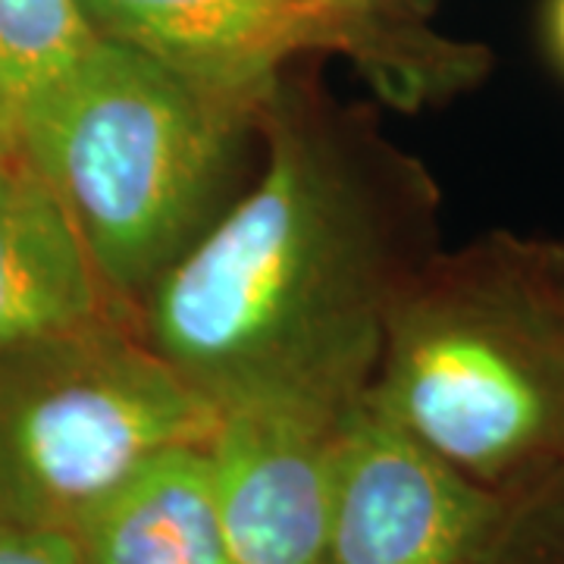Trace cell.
Here are the masks:
<instances>
[{"label":"cell","instance_id":"obj_14","mask_svg":"<svg viewBox=\"0 0 564 564\" xmlns=\"http://www.w3.org/2000/svg\"><path fill=\"white\" fill-rule=\"evenodd\" d=\"M549 41H552V51L564 66V0H552L549 7Z\"/></svg>","mask_w":564,"mask_h":564},{"label":"cell","instance_id":"obj_2","mask_svg":"<svg viewBox=\"0 0 564 564\" xmlns=\"http://www.w3.org/2000/svg\"><path fill=\"white\" fill-rule=\"evenodd\" d=\"M261 117V104L98 35L17 113V144L69 214L110 302L135 317L151 285L217 220Z\"/></svg>","mask_w":564,"mask_h":564},{"label":"cell","instance_id":"obj_13","mask_svg":"<svg viewBox=\"0 0 564 564\" xmlns=\"http://www.w3.org/2000/svg\"><path fill=\"white\" fill-rule=\"evenodd\" d=\"M527 254L564 336V242H527Z\"/></svg>","mask_w":564,"mask_h":564},{"label":"cell","instance_id":"obj_15","mask_svg":"<svg viewBox=\"0 0 564 564\" xmlns=\"http://www.w3.org/2000/svg\"><path fill=\"white\" fill-rule=\"evenodd\" d=\"M10 148H20L17 144V122L10 117L7 104L0 101V151H10Z\"/></svg>","mask_w":564,"mask_h":564},{"label":"cell","instance_id":"obj_7","mask_svg":"<svg viewBox=\"0 0 564 564\" xmlns=\"http://www.w3.org/2000/svg\"><path fill=\"white\" fill-rule=\"evenodd\" d=\"M343 414L223 408L207 443L232 564H323Z\"/></svg>","mask_w":564,"mask_h":564},{"label":"cell","instance_id":"obj_3","mask_svg":"<svg viewBox=\"0 0 564 564\" xmlns=\"http://www.w3.org/2000/svg\"><path fill=\"white\" fill-rule=\"evenodd\" d=\"M367 399L508 505L564 474V336L524 239L423 263L389 311Z\"/></svg>","mask_w":564,"mask_h":564},{"label":"cell","instance_id":"obj_5","mask_svg":"<svg viewBox=\"0 0 564 564\" xmlns=\"http://www.w3.org/2000/svg\"><path fill=\"white\" fill-rule=\"evenodd\" d=\"M113 39L223 95L267 107L282 63L339 51L383 76L395 95L423 98L484 69L477 47L389 29L367 0H79Z\"/></svg>","mask_w":564,"mask_h":564},{"label":"cell","instance_id":"obj_11","mask_svg":"<svg viewBox=\"0 0 564 564\" xmlns=\"http://www.w3.org/2000/svg\"><path fill=\"white\" fill-rule=\"evenodd\" d=\"M489 564H564V474L511 505Z\"/></svg>","mask_w":564,"mask_h":564},{"label":"cell","instance_id":"obj_8","mask_svg":"<svg viewBox=\"0 0 564 564\" xmlns=\"http://www.w3.org/2000/svg\"><path fill=\"white\" fill-rule=\"evenodd\" d=\"M110 311L120 307L51 185L20 148L0 151V348Z\"/></svg>","mask_w":564,"mask_h":564},{"label":"cell","instance_id":"obj_9","mask_svg":"<svg viewBox=\"0 0 564 564\" xmlns=\"http://www.w3.org/2000/svg\"><path fill=\"white\" fill-rule=\"evenodd\" d=\"M82 564H232L207 445L135 467L73 533Z\"/></svg>","mask_w":564,"mask_h":564},{"label":"cell","instance_id":"obj_4","mask_svg":"<svg viewBox=\"0 0 564 564\" xmlns=\"http://www.w3.org/2000/svg\"><path fill=\"white\" fill-rule=\"evenodd\" d=\"M217 421L122 311L3 345L0 521L73 536L135 467L207 445Z\"/></svg>","mask_w":564,"mask_h":564},{"label":"cell","instance_id":"obj_1","mask_svg":"<svg viewBox=\"0 0 564 564\" xmlns=\"http://www.w3.org/2000/svg\"><path fill=\"white\" fill-rule=\"evenodd\" d=\"M258 180L135 307L163 361L217 408L343 414L370 389L386 321L436 251V185L364 122L263 107Z\"/></svg>","mask_w":564,"mask_h":564},{"label":"cell","instance_id":"obj_6","mask_svg":"<svg viewBox=\"0 0 564 564\" xmlns=\"http://www.w3.org/2000/svg\"><path fill=\"white\" fill-rule=\"evenodd\" d=\"M508 511L364 392L339 426L323 564H489Z\"/></svg>","mask_w":564,"mask_h":564},{"label":"cell","instance_id":"obj_12","mask_svg":"<svg viewBox=\"0 0 564 564\" xmlns=\"http://www.w3.org/2000/svg\"><path fill=\"white\" fill-rule=\"evenodd\" d=\"M0 564H82L76 540L54 530L3 524L0 521Z\"/></svg>","mask_w":564,"mask_h":564},{"label":"cell","instance_id":"obj_10","mask_svg":"<svg viewBox=\"0 0 564 564\" xmlns=\"http://www.w3.org/2000/svg\"><path fill=\"white\" fill-rule=\"evenodd\" d=\"M98 41L79 0H0V101L10 117L61 82Z\"/></svg>","mask_w":564,"mask_h":564}]
</instances>
